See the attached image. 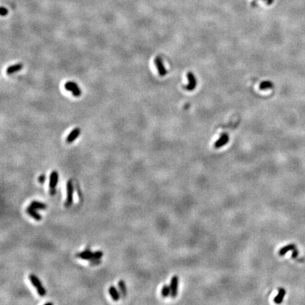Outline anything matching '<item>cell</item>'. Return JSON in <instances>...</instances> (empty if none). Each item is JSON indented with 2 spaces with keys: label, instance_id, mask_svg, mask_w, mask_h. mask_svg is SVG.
Masks as SVG:
<instances>
[{
  "label": "cell",
  "instance_id": "cell-6",
  "mask_svg": "<svg viewBox=\"0 0 305 305\" xmlns=\"http://www.w3.org/2000/svg\"><path fill=\"white\" fill-rule=\"evenodd\" d=\"M228 141H229V136H228L227 133H222L220 138L217 139L216 142L214 144V147L215 149H220V148L222 147L223 146L226 145Z\"/></svg>",
  "mask_w": 305,
  "mask_h": 305
},
{
  "label": "cell",
  "instance_id": "cell-4",
  "mask_svg": "<svg viewBox=\"0 0 305 305\" xmlns=\"http://www.w3.org/2000/svg\"><path fill=\"white\" fill-rule=\"evenodd\" d=\"M187 78H188L189 80V83L184 87V88L189 90V91H191V90H193L196 88V86H197V78L194 76V75L191 72H189L187 74Z\"/></svg>",
  "mask_w": 305,
  "mask_h": 305
},
{
  "label": "cell",
  "instance_id": "cell-22",
  "mask_svg": "<svg viewBox=\"0 0 305 305\" xmlns=\"http://www.w3.org/2000/svg\"><path fill=\"white\" fill-rule=\"evenodd\" d=\"M100 263L101 261L100 259H94V258H93V259L90 260V264L91 266H97Z\"/></svg>",
  "mask_w": 305,
  "mask_h": 305
},
{
  "label": "cell",
  "instance_id": "cell-1",
  "mask_svg": "<svg viewBox=\"0 0 305 305\" xmlns=\"http://www.w3.org/2000/svg\"><path fill=\"white\" fill-rule=\"evenodd\" d=\"M74 184L71 180H69L67 183V199L65 201V206L69 207L73 203V197H74Z\"/></svg>",
  "mask_w": 305,
  "mask_h": 305
},
{
  "label": "cell",
  "instance_id": "cell-23",
  "mask_svg": "<svg viewBox=\"0 0 305 305\" xmlns=\"http://www.w3.org/2000/svg\"><path fill=\"white\" fill-rule=\"evenodd\" d=\"M38 182L40 183V184H43L44 182H45L46 180V176L44 175V174H41V175L39 177H38Z\"/></svg>",
  "mask_w": 305,
  "mask_h": 305
},
{
  "label": "cell",
  "instance_id": "cell-25",
  "mask_svg": "<svg viewBox=\"0 0 305 305\" xmlns=\"http://www.w3.org/2000/svg\"><path fill=\"white\" fill-rule=\"evenodd\" d=\"M298 254H299V251L297 249V248H296L295 249H294L293 251H292V258H296L298 256Z\"/></svg>",
  "mask_w": 305,
  "mask_h": 305
},
{
  "label": "cell",
  "instance_id": "cell-27",
  "mask_svg": "<svg viewBox=\"0 0 305 305\" xmlns=\"http://www.w3.org/2000/svg\"><path fill=\"white\" fill-rule=\"evenodd\" d=\"M263 1H266L268 4H272L273 2V0H263Z\"/></svg>",
  "mask_w": 305,
  "mask_h": 305
},
{
  "label": "cell",
  "instance_id": "cell-13",
  "mask_svg": "<svg viewBox=\"0 0 305 305\" xmlns=\"http://www.w3.org/2000/svg\"><path fill=\"white\" fill-rule=\"evenodd\" d=\"M22 68H23V65H22V64H21V63L17 64V65H14L9 66V67L6 69V74H14V73L17 72V71L21 70V69H22Z\"/></svg>",
  "mask_w": 305,
  "mask_h": 305
},
{
  "label": "cell",
  "instance_id": "cell-26",
  "mask_svg": "<svg viewBox=\"0 0 305 305\" xmlns=\"http://www.w3.org/2000/svg\"><path fill=\"white\" fill-rule=\"evenodd\" d=\"M56 194V189H50V194L52 196L55 195V194Z\"/></svg>",
  "mask_w": 305,
  "mask_h": 305
},
{
  "label": "cell",
  "instance_id": "cell-28",
  "mask_svg": "<svg viewBox=\"0 0 305 305\" xmlns=\"http://www.w3.org/2000/svg\"><path fill=\"white\" fill-rule=\"evenodd\" d=\"M47 304H53V303L52 302H47V303H45V305H47Z\"/></svg>",
  "mask_w": 305,
  "mask_h": 305
},
{
  "label": "cell",
  "instance_id": "cell-12",
  "mask_svg": "<svg viewBox=\"0 0 305 305\" xmlns=\"http://www.w3.org/2000/svg\"><path fill=\"white\" fill-rule=\"evenodd\" d=\"M285 294H286V290H285L284 288H279V290H278V294L274 298L275 303H276V304H281V303L283 302V299H284Z\"/></svg>",
  "mask_w": 305,
  "mask_h": 305
},
{
  "label": "cell",
  "instance_id": "cell-24",
  "mask_svg": "<svg viewBox=\"0 0 305 305\" xmlns=\"http://www.w3.org/2000/svg\"><path fill=\"white\" fill-rule=\"evenodd\" d=\"M0 14H1V17H4V16H6L7 14H8V10L6 9L4 7H1V11H0Z\"/></svg>",
  "mask_w": 305,
  "mask_h": 305
},
{
  "label": "cell",
  "instance_id": "cell-19",
  "mask_svg": "<svg viewBox=\"0 0 305 305\" xmlns=\"http://www.w3.org/2000/svg\"><path fill=\"white\" fill-rule=\"evenodd\" d=\"M273 87V83H271V81H263L262 82L260 85V88L261 90H267V89L271 88Z\"/></svg>",
  "mask_w": 305,
  "mask_h": 305
},
{
  "label": "cell",
  "instance_id": "cell-9",
  "mask_svg": "<svg viewBox=\"0 0 305 305\" xmlns=\"http://www.w3.org/2000/svg\"><path fill=\"white\" fill-rule=\"evenodd\" d=\"M26 211L28 215L31 217H33L34 220H35L36 221H40L42 220V216H41L40 214L37 211L36 209L32 208L31 206L27 207L26 209Z\"/></svg>",
  "mask_w": 305,
  "mask_h": 305
},
{
  "label": "cell",
  "instance_id": "cell-14",
  "mask_svg": "<svg viewBox=\"0 0 305 305\" xmlns=\"http://www.w3.org/2000/svg\"><path fill=\"white\" fill-rule=\"evenodd\" d=\"M30 206H31L32 208H35L36 210H45L47 208V205L45 203L40 202V201H31V204H30Z\"/></svg>",
  "mask_w": 305,
  "mask_h": 305
},
{
  "label": "cell",
  "instance_id": "cell-10",
  "mask_svg": "<svg viewBox=\"0 0 305 305\" xmlns=\"http://www.w3.org/2000/svg\"><path fill=\"white\" fill-rule=\"evenodd\" d=\"M109 294H110L111 298L113 299L115 302H117L119 301V298H120V293H119L117 289L116 288V287L113 286V285H111V286L109 288L108 290Z\"/></svg>",
  "mask_w": 305,
  "mask_h": 305
},
{
  "label": "cell",
  "instance_id": "cell-15",
  "mask_svg": "<svg viewBox=\"0 0 305 305\" xmlns=\"http://www.w3.org/2000/svg\"><path fill=\"white\" fill-rule=\"evenodd\" d=\"M296 245L294 244H290L288 245L285 246V247L281 248L279 251V255L280 256H284V255L288 253V251H293L294 249H296Z\"/></svg>",
  "mask_w": 305,
  "mask_h": 305
},
{
  "label": "cell",
  "instance_id": "cell-8",
  "mask_svg": "<svg viewBox=\"0 0 305 305\" xmlns=\"http://www.w3.org/2000/svg\"><path fill=\"white\" fill-rule=\"evenodd\" d=\"M81 133V129L80 128H75L71 131V132L68 135L66 139V142L68 144H71L78 138V136Z\"/></svg>",
  "mask_w": 305,
  "mask_h": 305
},
{
  "label": "cell",
  "instance_id": "cell-18",
  "mask_svg": "<svg viewBox=\"0 0 305 305\" xmlns=\"http://www.w3.org/2000/svg\"><path fill=\"white\" fill-rule=\"evenodd\" d=\"M161 294L163 297H167L169 295H170V287L167 285H163L161 290Z\"/></svg>",
  "mask_w": 305,
  "mask_h": 305
},
{
  "label": "cell",
  "instance_id": "cell-20",
  "mask_svg": "<svg viewBox=\"0 0 305 305\" xmlns=\"http://www.w3.org/2000/svg\"><path fill=\"white\" fill-rule=\"evenodd\" d=\"M36 290H37V294H38V295L40 296V297H44V296L46 295V290H45V288L42 286V285H41V286L37 288Z\"/></svg>",
  "mask_w": 305,
  "mask_h": 305
},
{
  "label": "cell",
  "instance_id": "cell-11",
  "mask_svg": "<svg viewBox=\"0 0 305 305\" xmlns=\"http://www.w3.org/2000/svg\"><path fill=\"white\" fill-rule=\"evenodd\" d=\"M76 256H78V258H81L83 260H86V261H90V260L93 259V252H92L91 251L88 250H85L82 252H80L77 254Z\"/></svg>",
  "mask_w": 305,
  "mask_h": 305
},
{
  "label": "cell",
  "instance_id": "cell-17",
  "mask_svg": "<svg viewBox=\"0 0 305 305\" xmlns=\"http://www.w3.org/2000/svg\"><path fill=\"white\" fill-rule=\"evenodd\" d=\"M28 278H29V280H30V281H31V284L33 285L34 287H35L36 288L42 285V283H41L40 280L39 279V278H37L35 275L31 274Z\"/></svg>",
  "mask_w": 305,
  "mask_h": 305
},
{
  "label": "cell",
  "instance_id": "cell-5",
  "mask_svg": "<svg viewBox=\"0 0 305 305\" xmlns=\"http://www.w3.org/2000/svg\"><path fill=\"white\" fill-rule=\"evenodd\" d=\"M155 64H156L157 69H158L160 76H165L167 74V71H166V69H165V66H164V65H163V60H162V59L160 57L158 56L156 59H155Z\"/></svg>",
  "mask_w": 305,
  "mask_h": 305
},
{
  "label": "cell",
  "instance_id": "cell-7",
  "mask_svg": "<svg viewBox=\"0 0 305 305\" xmlns=\"http://www.w3.org/2000/svg\"><path fill=\"white\" fill-rule=\"evenodd\" d=\"M59 181V174L57 171H52L51 172L50 176V182H49V187L50 189H55L56 188L57 185L58 184Z\"/></svg>",
  "mask_w": 305,
  "mask_h": 305
},
{
  "label": "cell",
  "instance_id": "cell-21",
  "mask_svg": "<svg viewBox=\"0 0 305 305\" xmlns=\"http://www.w3.org/2000/svg\"><path fill=\"white\" fill-rule=\"evenodd\" d=\"M103 256V252L102 251H96L93 252V258L94 259H100Z\"/></svg>",
  "mask_w": 305,
  "mask_h": 305
},
{
  "label": "cell",
  "instance_id": "cell-2",
  "mask_svg": "<svg viewBox=\"0 0 305 305\" xmlns=\"http://www.w3.org/2000/svg\"><path fill=\"white\" fill-rule=\"evenodd\" d=\"M65 87L66 90H69L72 93V94L76 97H79L80 95H81V88L78 86V85L76 84L75 82L73 81H69L65 83Z\"/></svg>",
  "mask_w": 305,
  "mask_h": 305
},
{
  "label": "cell",
  "instance_id": "cell-16",
  "mask_svg": "<svg viewBox=\"0 0 305 305\" xmlns=\"http://www.w3.org/2000/svg\"><path fill=\"white\" fill-rule=\"evenodd\" d=\"M118 287L121 296H122V297H125L126 293H127V289H126L125 282L122 281V280L119 281L118 282Z\"/></svg>",
  "mask_w": 305,
  "mask_h": 305
},
{
  "label": "cell",
  "instance_id": "cell-3",
  "mask_svg": "<svg viewBox=\"0 0 305 305\" xmlns=\"http://www.w3.org/2000/svg\"><path fill=\"white\" fill-rule=\"evenodd\" d=\"M178 283H179V279H178L177 276H173L172 280H171L170 285H169V287H170V296L172 298H174L177 295Z\"/></svg>",
  "mask_w": 305,
  "mask_h": 305
}]
</instances>
